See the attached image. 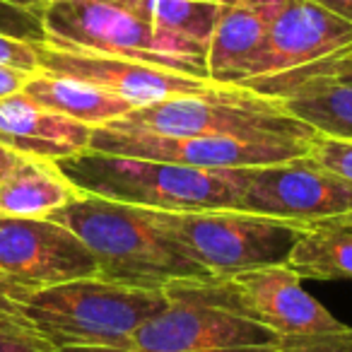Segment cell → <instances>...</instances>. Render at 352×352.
Segmentation results:
<instances>
[{
  "instance_id": "cell-27",
  "label": "cell",
  "mask_w": 352,
  "mask_h": 352,
  "mask_svg": "<svg viewBox=\"0 0 352 352\" xmlns=\"http://www.w3.org/2000/svg\"><path fill=\"white\" fill-rule=\"evenodd\" d=\"M314 3H318V6H323L326 10L336 12V15L352 22V0H314Z\"/></svg>"
},
{
  "instance_id": "cell-19",
  "label": "cell",
  "mask_w": 352,
  "mask_h": 352,
  "mask_svg": "<svg viewBox=\"0 0 352 352\" xmlns=\"http://www.w3.org/2000/svg\"><path fill=\"white\" fill-rule=\"evenodd\" d=\"M22 92L41 107L75 118L80 123H87L92 128L113 123L133 111L126 99L97 87V85L70 78V75L49 73L41 68L27 75Z\"/></svg>"
},
{
  "instance_id": "cell-20",
  "label": "cell",
  "mask_w": 352,
  "mask_h": 352,
  "mask_svg": "<svg viewBox=\"0 0 352 352\" xmlns=\"http://www.w3.org/2000/svg\"><path fill=\"white\" fill-rule=\"evenodd\" d=\"M287 265L299 278L352 280V215L309 227L289 254Z\"/></svg>"
},
{
  "instance_id": "cell-8",
  "label": "cell",
  "mask_w": 352,
  "mask_h": 352,
  "mask_svg": "<svg viewBox=\"0 0 352 352\" xmlns=\"http://www.w3.org/2000/svg\"><path fill=\"white\" fill-rule=\"evenodd\" d=\"M36 12L49 46L121 56L184 73L157 44L150 0H44Z\"/></svg>"
},
{
  "instance_id": "cell-29",
  "label": "cell",
  "mask_w": 352,
  "mask_h": 352,
  "mask_svg": "<svg viewBox=\"0 0 352 352\" xmlns=\"http://www.w3.org/2000/svg\"><path fill=\"white\" fill-rule=\"evenodd\" d=\"M222 8H234V6H244V3H251V0H220Z\"/></svg>"
},
{
  "instance_id": "cell-15",
  "label": "cell",
  "mask_w": 352,
  "mask_h": 352,
  "mask_svg": "<svg viewBox=\"0 0 352 352\" xmlns=\"http://www.w3.org/2000/svg\"><path fill=\"white\" fill-rule=\"evenodd\" d=\"M92 126L36 104L25 92L0 97V145L20 157L58 162L89 150Z\"/></svg>"
},
{
  "instance_id": "cell-24",
  "label": "cell",
  "mask_w": 352,
  "mask_h": 352,
  "mask_svg": "<svg viewBox=\"0 0 352 352\" xmlns=\"http://www.w3.org/2000/svg\"><path fill=\"white\" fill-rule=\"evenodd\" d=\"M0 352H54L39 338L12 321L8 314L0 311Z\"/></svg>"
},
{
  "instance_id": "cell-26",
  "label": "cell",
  "mask_w": 352,
  "mask_h": 352,
  "mask_svg": "<svg viewBox=\"0 0 352 352\" xmlns=\"http://www.w3.org/2000/svg\"><path fill=\"white\" fill-rule=\"evenodd\" d=\"M27 80V73H20V70H12L0 65V97H8V94H15L22 89Z\"/></svg>"
},
{
  "instance_id": "cell-18",
  "label": "cell",
  "mask_w": 352,
  "mask_h": 352,
  "mask_svg": "<svg viewBox=\"0 0 352 352\" xmlns=\"http://www.w3.org/2000/svg\"><path fill=\"white\" fill-rule=\"evenodd\" d=\"M78 196L80 191L56 162L20 157L0 182V215L44 220Z\"/></svg>"
},
{
  "instance_id": "cell-1",
  "label": "cell",
  "mask_w": 352,
  "mask_h": 352,
  "mask_svg": "<svg viewBox=\"0 0 352 352\" xmlns=\"http://www.w3.org/2000/svg\"><path fill=\"white\" fill-rule=\"evenodd\" d=\"M169 304L164 292L92 278L54 285L0 283V311L54 352H121Z\"/></svg>"
},
{
  "instance_id": "cell-21",
  "label": "cell",
  "mask_w": 352,
  "mask_h": 352,
  "mask_svg": "<svg viewBox=\"0 0 352 352\" xmlns=\"http://www.w3.org/2000/svg\"><path fill=\"white\" fill-rule=\"evenodd\" d=\"M307 157L352 184V140L314 133L307 145Z\"/></svg>"
},
{
  "instance_id": "cell-11",
  "label": "cell",
  "mask_w": 352,
  "mask_h": 352,
  "mask_svg": "<svg viewBox=\"0 0 352 352\" xmlns=\"http://www.w3.org/2000/svg\"><path fill=\"white\" fill-rule=\"evenodd\" d=\"M97 275L89 249L60 222L0 215V283L54 285Z\"/></svg>"
},
{
  "instance_id": "cell-28",
  "label": "cell",
  "mask_w": 352,
  "mask_h": 352,
  "mask_svg": "<svg viewBox=\"0 0 352 352\" xmlns=\"http://www.w3.org/2000/svg\"><path fill=\"white\" fill-rule=\"evenodd\" d=\"M17 160H20V155H15L12 150H8V147L0 145V182L10 174V169L17 164Z\"/></svg>"
},
{
  "instance_id": "cell-13",
  "label": "cell",
  "mask_w": 352,
  "mask_h": 352,
  "mask_svg": "<svg viewBox=\"0 0 352 352\" xmlns=\"http://www.w3.org/2000/svg\"><path fill=\"white\" fill-rule=\"evenodd\" d=\"M352 46V22L314 0H285L258 51L236 85L289 73Z\"/></svg>"
},
{
  "instance_id": "cell-5",
  "label": "cell",
  "mask_w": 352,
  "mask_h": 352,
  "mask_svg": "<svg viewBox=\"0 0 352 352\" xmlns=\"http://www.w3.org/2000/svg\"><path fill=\"white\" fill-rule=\"evenodd\" d=\"M166 304L121 352H280V338L217 297L208 280L164 289Z\"/></svg>"
},
{
  "instance_id": "cell-12",
  "label": "cell",
  "mask_w": 352,
  "mask_h": 352,
  "mask_svg": "<svg viewBox=\"0 0 352 352\" xmlns=\"http://www.w3.org/2000/svg\"><path fill=\"white\" fill-rule=\"evenodd\" d=\"M39 56V68L49 73L70 75L85 80L116 97L126 99L133 109L150 107L182 94H193L210 87V80L176 73L162 65L142 63V60L121 58V56L89 54V51L56 49L49 44H34Z\"/></svg>"
},
{
  "instance_id": "cell-7",
  "label": "cell",
  "mask_w": 352,
  "mask_h": 352,
  "mask_svg": "<svg viewBox=\"0 0 352 352\" xmlns=\"http://www.w3.org/2000/svg\"><path fill=\"white\" fill-rule=\"evenodd\" d=\"M155 220L212 278H230L244 270L287 263L299 236L309 230L299 222L234 208L193 212L155 210Z\"/></svg>"
},
{
  "instance_id": "cell-25",
  "label": "cell",
  "mask_w": 352,
  "mask_h": 352,
  "mask_svg": "<svg viewBox=\"0 0 352 352\" xmlns=\"http://www.w3.org/2000/svg\"><path fill=\"white\" fill-rule=\"evenodd\" d=\"M297 70H307V73H328V75H352V46L338 51V54L328 56L323 60H316L311 65H304Z\"/></svg>"
},
{
  "instance_id": "cell-22",
  "label": "cell",
  "mask_w": 352,
  "mask_h": 352,
  "mask_svg": "<svg viewBox=\"0 0 352 352\" xmlns=\"http://www.w3.org/2000/svg\"><path fill=\"white\" fill-rule=\"evenodd\" d=\"M0 34L15 36V39L30 41V44H41L44 30H41L39 12L0 3Z\"/></svg>"
},
{
  "instance_id": "cell-4",
  "label": "cell",
  "mask_w": 352,
  "mask_h": 352,
  "mask_svg": "<svg viewBox=\"0 0 352 352\" xmlns=\"http://www.w3.org/2000/svg\"><path fill=\"white\" fill-rule=\"evenodd\" d=\"M113 123L160 135H232L292 142H309L316 133L292 116L280 99L241 85L217 82L201 92L133 109Z\"/></svg>"
},
{
  "instance_id": "cell-2",
  "label": "cell",
  "mask_w": 352,
  "mask_h": 352,
  "mask_svg": "<svg viewBox=\"0 0 352 352\" xmlns=\"http://www.w3.org/2000/svg\"><path fill=\"white\" fill-rule=\"evenodd\" d=\"M68 227L97 261V275L109 283L164 292L191 280L212 278L155 220V210L80 193L51 215Z\"/></svg>"
},
{
  "instance_id": "cell-14",
  "label": "cell",
  "mask_w": 352,
  "mask_h": 352,
  "mask_svg": "<svg viewBox=\"0 0 352 352\" xmlns=\"http://www.w3.org/2000/svg\"><path fill=\"white\" fill-rule=\"evenodd\" d=\"M241 87L280 99L292 116L316 133L352 140V75L289 70L251 80Z\"/></svg>"
},
{
  "instance_id": "cell-3",
  "label": "cell",
  "mask_w": 352,
  "mask_h": 352,
  "mask_svg": "<svg viewBox=\"0 0 352 352\" xmlns=\"http://www.w3.org/2000/svg\"><path fill=\"white\" fill-rule=\"evenodd\" d=\"M80 193L160 212L236 208L246 169H201L147 157L85 150L58 160Z\"/></svg>"
},
{
  "instance_id": "cell-10",
  "label": "cell",
  "mask_w": 352,
  "mask_h": 352,
  "mask_svg": "<svg viewBox=\"0 0 352 352\" xmlns=\"http://www.w3.org/2000/svg\"><path fill=\"white\" fill-rule=\"evenodd\" d=\"M234 210L311 227L352 215V184L309 157L251 166Z\"/></svg>"
},
{
  "instance_id": "cell-16",
  "label": "cell",
  "mask_w": 352,
  "mask_h": 352,
  "mask_svg": "<svg viewBox=\"0 0 352 352\" xmlns=\"http://www.w3.org/2000/svg\"><path fill=\"white\" fill-rule=\"evenodd\" d=\"M285 0H251L222 8L208 46V78L217 85H236L251 60L263 49L268 30Z\"/></svg>"
},
{
  "instance_id": "cell-9",
  "label": "cell",
  "mask_w": 352,
  "mask_h": 352,
  "mask_svg": "<svg viewBox=\"0 0 352 352\" xmlns=\"http://www.w3.org/2000/svg\"><path fill=\"white\" fill-rule=\"evenodd\" d=\"M307 145L309 142L251 140V138L232 135H160L118 123L97 126L89 140V150L176 162L201 169H251V166L280 164L307 157Z\"/></svg>"
},
{
  "instance_id": "cell-23",
  "label": "cell",
  "mask_w": 352,
  "mask_h": 352,
  "mask_svg": "<svg viewBox=\"0 0 352 352\" xmlns=\"http://www.w3.org/2000/svg\"><path fill=\"white\" fill-rule=\"evenodd\" d=\"M0 65L20 73H36L39 70V56H36V46L30 41L15 39V36L0 34Z\"/></svg>"
},
{
  "instance_id": "cell-17",
  "label": "cell",
  "mask_w": 352,
  "mask_h": 352,
  "mask_svg": "<svg viewBox=\"0 0 352 352\" xmlns=\"http://www.w3.org/2000/svg\"><path fill=\"white\" fill-rule=\"evenodd\" d=\"M160 49L186 75L208 78V46L222 15L220 0H150Z\"/></svg>"
},
{
  "instance_id": "cell-30",
  "label": "cell",
  "mask_w": 352,
  "mask_h": 352,
  "mask_svg": "<svg viewBox=\"0 0 352 352\" xmlns=\"http://www.w3.org/2000/svg\"><path fill=\"white\" fill-rule=\"evenodd\" d=\"M326 75H328V73H326Z\"/></svg>"
},
{
  "instance_id": "cell-6",
  "label": "cell",
  "mask_w": 352,
  "mask_h": 352,
  "mask_svg": "<svg viewBox=\"0 0 352 352\" xmlns=\"http://www.w3.org/2000/svg\"><path fill=\"white\" fill-rule=\"evenodd\" d=\"M217 297L230 302L280 338V352H352V326L340 323L283 265L210 278Z\"/></svg>"
}]
</instances>
